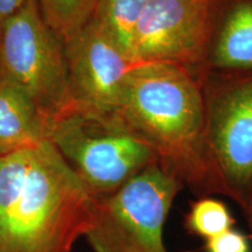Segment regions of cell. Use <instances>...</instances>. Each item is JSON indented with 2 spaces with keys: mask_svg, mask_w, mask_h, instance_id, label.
Masks as SVG:
<instances>
[{
  "mask_svg": "<svg viewBox=\"0 0 252 252\" xmlns=\"http://www.w3.org/2000/svg\"><path fill=\"white\" fill-rule=\"evenodd\" d=\"M204 250L206 252H250L251 249L248 236L232 228L206 241Z\"/></svg>",
  "mask_w": 252,
  "mask_h": 252,
  "instance_id": "14",
  "label": "cell"
},
{
  "mask_svg": "<svg viewBox=\"0 0 252 252\" xmlns=\"http://www.w3.org/2000/svg\"><path fill=\"white\" fill-rule=\"evenodd\" d=\"M70 103L115 117L135 62L94 19L64 42Z\"/></svg>",
  "mask_w": 252,
  "mask_h": 252,
  "instance_id": "8",
  "label": "cell"
},
{
  "mask_svg": "<svg viewBox=\"0 0 252 252\" xmlns=\"http://www.w3.org/2000/svg\"><path fill=\"white\" fill-rule=\"evenodd\" d=\"M235 223L228 206L212 196H200L193 201L185 216L186 230L204 241L232 229Z\"/></svg>",
  "mask_w": 252,
  "mask_h": 252,
  "instance_id": "13",
  "label": "cell"
},
{
  "mask_svg": "<svg viewBox=\"0 0 252 252\" xmlns=\"http://www.w3.org/2000/svg\"><path fill=\"white\" fill-rule=\"evenodd\" d=\"M48 137V117L27 94L0 75V157L33 149Z\"/></svg>",
  "mask_w": 252,
  "mask_h": 252,
  "instance_id": "10",
  "label": "cell"
},
{
  "mask_svg": "<svg viewBox=\"0 0 252 252\" xmlns=\"http://www.w3.org/2000/svg\"><path fill=\"white\" fill-rule=\"evenodd\" d=\"M30 0H0V26L20 11Z\"/></svg>",
  "mask_w": 252,
  "mask_h": 252,
  "instance_id": "15",
  "label": "cell"
},
{
  "mask_svg": "<svg viewBox=\"0 0 252 252\" xmlns=\"http://www.w3.org/2000/svg\"><path fill=\"white\" fill-rule=\"evenodd\" d=\"M48 26L68 41L89 23L98 0H36Z\"/></svg>",
  "mask_w": 252,
  "mask_h": 252,
  "instance_id": "12",
  "label": "cell"
},
{
  "mask_svg": "<svg viewBox=\"0 0 252 252\" xmlns=\"http://www.w3.org/2000/svg\"><path fill=\"white\" fill-rule=\"evenodd\" d=\"M94 201L49 140L0 157V252H72Z\"/></svg>",
  "mask_w": 252,
  "mask_h": 252,
  "instance_id": "1",
  "label": "cell"
},
{
  "mask_svg": "<svg viewBox=\"0 0 252 252\" xmlns=\"http://www.w3.org/2000/svg\"><path fill=\"white\" fill-rule=\"evenodd\" d=\"M248 223H249V226H250V230H251V232H252V217H251V219L248 220Z\"/></svg>",
  "mask_w": 252,
  "mask_h": 252,
  "instance_id": "16",
  "label": "cell"
},
{
  "mask_svg": "<svg viewBox=\"0 0 252 252\" xmlns=\"http://www.w3.org/2000/svg\"><path fill=\"white\" fill-rule=\"evenodd\" d=\"M215 0H149L135 27V63H167L202 70Z\"/></svg>",
  "mask_w": 252,
  "mask_h": 252,
  "instance_id": "7",
  "label": "cell"
},
{
  "mask_svg": "<svg viewBox=\"0 0 252 252\" xmlns=\"http://www.w3.org/2000/svg\"><path fill=\"white\" fill-rule=\"evenodd\" d=\"M48 140L94 197L113 193L158 162L150 144L117 118L71 103L49 119Z\"/></svg>",
  "mask_w": 252,
  "mask_h": 252,
  "instance_id": "3",
  "label": "cell"
},
{
  "mask_svg": "<svg viewBox=\"0 0 252 252\" xmlns=\"http://www.w3.org/2000/svg\"><path fill=\"white\" fill-rule=\"evenodd\" d=\"M115 118L150 144L182 187L198 196L223 195L206 149L198 75L167 63H135Z\"/></svg>",
  "mask_w": 252,
  "mask_h": 252,
  "instance_id": "2",
  "label": "cell"
},
{
  "mask_svg": "<svg viewBox=\"0 0 252 252\" xmlns=\"http://www.w3.org/2000/svg\"><path fill=\"white\" fill-rule=\"evenodd\" d=\"M184 188L158 162L105 196L96 197L84 237L94 252H169L163 226Z\"/></svg>",
  "mask_w": 252,
  "mask_h": 252,
  "instance_id": "5",
  "label": "cell"
},
{
  "mask_svg": "<svg viewBox=\"0 0 252 252\" xmlns=\"http://www.w3.org/2000/svg\"><path fill=\"white\" fill-rule=\"evenodd\" d=\"M204 140L223 195L252 217V71L198 74Z\"/></svg>",
  "mask_w": 252,
  "mask_h": 252,
  "instance_id": "4",
  "label": "cell"
},
{
  "mask_svg": "<svg viewBox=\"0 0 252 252\" xmlns=\"http://www.w3.org/2000/svg\"><path fill=\"white\" fill-rule=\"evenodd\" d=\"M0 75L27 94L48 119L70 103L64 43L36 0L0 26Z\"/></svg>",
  "mask_w": 252,
  "mask_h": 252,
  "instance_id": "6",
  "label": "cell"
},
{
  "mask_svg": "<svg viewBox=\"0 0 252 252\" xmlns=\"http://www.w3.org/2000/svg\"><path fill=\"white\" fill-rule=\"evenodd\" d=\"M147 1L149 0H98L91 19L97 21L132 58L134 31Z\"/></svg>",
  "mask_w": 252,
  "mask_h": 252,
  "instance_id": "11",
  "label": "cell"
},
{
  "mask_svg": "<svg viewBox=\"0 0 252 252\" xmlns=\"http://www.w3.org/2000/svg\"><path fill=\"white\" fill-rule=\"evenodd\" d=\"M206 71H252V0H215L201 72Z\"/></svg>",
  "mask_w": 252,
  "mask_h": 252,
  "instance_id": "9",
  "label": "cell"
}]
</instances>
